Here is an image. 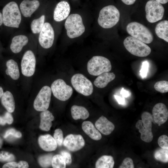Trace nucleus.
Here are the masks:
<instances>
[{"label":"nucleus","instance_id":"obj_1","mask_svg":"<svg viewBox=\"0 0 168 168\" xmlns=\"http://www.w3.org/2000/svg\"><path fill=\"white\" fill-rule=\"evenodd\" d=\"M120 16L119 11L115 6L108 5L103 7L100 11L98 23L103 28H110L118 23Z\"/></svg>","mask_w":168,"mask_h":168},{"label":"nucleus","instance_id":"obj_2","mask_svg":"<svg viewBox=\"0 0 168 168\" xmlns=\"http://www.w3.org/2000/svg\"><path fill=\"white\" fill-rule=\"evenodd\" d=\"M3 23L6 26L18 28L21 20L17 4L14 1L7 3L2 10Z\"/></svg>","mask_w":168,"mask_h":168},{"label":"nucleus","instance_id":"obj_3","mask_svg":"<svg viewBox=\"0 0 168 168\" xmlns=\"http://www.w3.org/2000/svg\"><path fill=\"white\" fill-rule=\"evenodd\" d=\"M68 36L70 38H77L85 32L82 18L78 14H72L67 18L64 24Z\"/></svg>","mask_w":168,"mask_h":168},{"label":"nucleus","instance_id":"obj_4","mask_svg":"<svg viewBox=\"0 0 168 168\" xmlns=\"http://www.w3.org/2000/svg\"><path fill=\"white\" fill-rule=\"evenodd\" d=\"M126 30L132 36L143 43L149 44L153 40L151 31L146 26L137 22H131L127 25Z\"/></svg>","mask_w":168,"mask_h":168},{"label":"nucleus","instance_id":"obj_5","mask_svg":"<svg viewBox=\"0 0 168 168\" xmlns=\"http://www.w3.org/2000/svg\"><path fill=\"white\" fill-rule=\"evenodd\" d=\"M125 49L132 54L139 57H145L150 54L151 49L146 44L131 36L124 40Z\"/></svg>","mask_w":168,"mask_h":168},{"label":"nucleus","instance_id":"obj_6","mask_svg":"<svg viewBox=\"0 0 168 168\" xmlns=\"http://www.w3.org/2000/svg\"><path fill=\"white\" fill-rule=\"evenodd\" d=\"M112 66L110 61L106 58L100 56L93 57L88 62L87 70L91 75L97 76L111 70Z\"/></svg>","mask_w":168,"mask_h":168},{"label":"nucleus","instance_id":"obj_7","mask_svg":"<svg viewBox=\"0 0 168 168\" xmlns=\"http://www.w3.org/2000/svg\"><path fill=\"white\" fill-rule=\"evenodd\" d=\"M72 85L78 93L85 96H89L93 93V85L90 80L80 73L73 75L71 79Z\"/></svg>","mask_w":168,"mask_h":168},{"label":"nucleus","instance_id":"obj_8","mask_svg":"<svg viewBox=\"0 0 168 168\" xmlns=\"http://www.w3.org/2000/svg\"><path fill=\"white\" fill-rule=\"evenodd\" d=\"M145 9L146 19L150 23H154L161 20L164 15V7L155 0L148 1L146 4Z\"/></svg>","mask_w":168,"mask_h":168},{"label":"nucleus","instance_id":"obj_9","mask_svg":"<svg viewBox=\"0 0 168 168\" xmlns=\"http://www.w3.org/2000/svg\"><path fill=\"white\" fill-rule=\"evenodd\" d=\"M51 89L54 96L58 100L62 101L69 99L73 92L72 87L67 85L63 80L61 79H57L53 82Z\"/></svg>","mask_w":168,"mask_h":168},{"label":"nucleus","instance_id":"obj_10","mask_svg":"<svg viewBox=\"0 0 168 168\" xmlns=\"http://www.w3.org/2000/svg\"><path fill=\"white\" fill-rule=\"evenodd\" d=\"M51 88L48 86L42 87L34 102L33 106L35 110L43 111L48 109L51 100Z\"/></svg>","mask_w":168,"mask_h":168},{"label":"nucleus","instance_id":"obj_11","mask_svg":"<svg viewBox=\"0 0 168 168\" xmlns=\"http://www.w3.org/2000/svg\"><path fill=\"white\" fill-rule=\"evenodd\" d=\"M36 59L33 52L28 50L26 52L21 63L22 73L24 76L30 77L34 74L35 68Z\"/></svg>","mask_w":168,"mask_h":168},{"label":"nucleus","instance_id":"obj_12","mask_svg":"<svg viewBox=\"0 0 168 168\" xmlns=\"http://www.w3.org/2000/svg\"><path fill=\"white\" fill-rule=\"evenodd\" d=\"M54 38V32L51 25L49 22L44 23L40 33L39 41L44 48L49 49L53 45Z\"/></svg>","mask_w":168,"mask_h":168},{"label":"nucleus","instance_id":"obj_13","mask_svg":"<svg viewBox=\"0 0 168 168\" xmlns=\"http://www.w3.org/2000/svg\"><path fill=\"white\" fill-rule=\"evenodd\" d=\"M63 142L64 146L72 152L80 150L85 145V140L80 134H69L65 138Z\"/></svg>","mask_w":168,"mask_h":168},{"label":"nucleus","instance_id":"obj_14","mask_svg":"<svg viewBox=\"0 0 168 168\" xmlns=\"http://www.w3.org/2000/svg\"><path fill=\"white\" fill-rule=\"evenodd\" d=\"M152 115L154 122L158 124L165 123L168 118V110L166 105L162 103H158L154 106Z\"/></svg>","mask_w":168,"mask_h":168},{"label":"nucleus","instance_id":"obj_15","mask_svg":"<svg viewBox=\"0 0 168 168\" xmlns=\"http://www.w3.org/2000/svg\"><path fill=\"white\" fill-rule=\"evenodd\" d=\"M70 12V7L68 2L62 1L56 5L54 12V20L57 22L61 21L67 18Z\"/></svg>","mask_w":168,"mask_h":168},{"label":"nucleus","instance_id":"obj_16","mask_svg":"<svg viewBox=\"0 0 168 168\" xmlns=\"http://www.w3.org/2000/svg\"><path fill=\"white\" fill-rule=\"evenodd\" d=\"M39 2L37 0H24L20 4L21 13L25 17H30L39 7Z\"/></svg>","mask_w":168,"mask_h":168},{"label":"nucleus","instance_id":"obj_17","mask_svg":"<svg viewBox=\"0 0 168 168\" xmlns=\"http://www.w3.org/2000/svg\"><path fill=\"white\" fill-rule=\"evenodd\" d=\"M38 141L40 147L45 151H53L57 148L58 145L56 141L53 137L50 134L40 136Z\"/></svg>","mask_w":168,"mask_h":168},{"label":"nucleus","instance_id":"obj_18","mask_svg":"<svg viewBox=\"0 0 168 168\" xmlns=\"http://www.w3.org/2000/svg\"><path fill=\"white\" fill-rule=\"evenodd\" d=\"M95 125L99 131L105 135L111 134L115 128L114 124L103 116L96 121Z\"/></svg>","mask_w":168,"mask_h":168},{"label":"nucleus","instance_id":"obj_19","mask_svg":"<svg viewBox=\"0 0 168 168\" xmlns=\"http://www.w3.org/2000/svg\"><path fill=\"white\" fill-rule=\"evenodd\" d=\"M27 37L23 35H16L14 37L12 41L10 48L11 51L14 53H19L23 47L28 43Z\"/></svg>","mask_w":168,"mask_h":168},{"label":"nucleus","instance_id":"obj_20","mask_svg":"<svg viewBox=\"0 0 168 168\" xmlns=\"http://www.w3.org/2000/svg\"><path fill=\"white\" fill-rule=\"evenodd\" d=\"M82 126L84 132L91 139L99 140L101 138L102 136L100 133L91 122L88 121H84Z\"/></svg>","mask_w":168,"mask_h":168},{"label":"nucleus","instance_id":"obj_21","mask_svg":"<svg viewBox=\"0 0 168 168\" xmlns=\"http://www.w3.org/2000/svg\"><path fill=\"white\" fill-rule=\"evenodd\" d=\"M40 117V128L43 131H49L52 125V122L54 119V117L52 113L46 110L41 112Z\"/></svg>","mask_w":168,"mask_h":168},{"label":"nucleus","instance_id":"obj_22","mask_svg":"<svg viewBox=\"0 0 168 168\" xmlns=\"http://www.w3.org/2000/svg\"><path fill=\"white\" fill-rule=\"evenodd\" d=\"M115 76L113 72H105L98 75L94 82V85L99 88H104L114 80Z\"/></svg>","mask_w":168,"mask_h":168},{"label":"nucleus","instance_id":"obj_23","mask_svg":"<svg viewBox=\"0 0 168 168\" xmlns=\"http://www.w3.org/2000/svg\"><path fill=\"white\" fill-rule=\"evenodd\" d=\"M1 102L2 105L10 113L13 112L15 109V102L13 96L9 91H7L3 93L1 98Z\"/></svg>","mask_w":168,"mask_h":168},{"label":"nucleus","instance_id":"obj_24","mask_svg":"<svg viewBox=\"0 0 168 168\" xmlns=\"http://www.w3.org/2000/svg\"><path fill=\"white\" fill-rule=\"evenodd\" d=\"M6 65L7 68L6 70L7 75L9 76L13 80L18 79L20 74L17 63L13 60L11 59L7 62Z\"/></svg>","mask_w":168,"mask_h":168},{"label":"nucleus","instance_id":"obj_25","mask_svg":"<svg viewBox=\"0 0 168 168\" xmlns=\"http://www.w3.org/2000/svg\"><path fill=\"white\" fill-rule=\"evenodd\" d=\"M72 117L74 120L82 119L85 120L89 116V113L87 110L84 107L73 105L71 108Z\"/></svg>","mask_w":168,"mask_h":168},{"label":"nucleus","instance_id":"obj_26","mask_svg":"<svg viewBox=\"0 0 168 168\" xmlns=\"http://www.w3.org/2000/svg\"><path fill=\"white\" fill-rule=\"evenodd\" d=\"M155 31L159 38L168 42V21L163 20L160 22L156 25Z\"/></svg>","mask_w":168,"mask_h":168},{"label":"nucleus","instance_id":"obj_27","mask_svg":"<svg viewBox=\"0 0 168 168\" xmlns=\"http://www.w3.org/2000/svg\"><path fill=\"white\" fill-rule=\"evenodd\" d=\"M114 164V160L112 156L103 155L97 161L95 166L96 168H113Z\"/></svg>","mask_w":168,"mask_h":168},{"label":"nucleus","instance_id":"obj_28","mask_svg":"<svg viewBox=\"0 0 168 168\" xmlns=\"http://www.w3.org/2000/svg\"><path fill=\"white\" fill-rule=\"evenodd\" d=\"M135 126L136 128L138 129L139 133L141 134V138L142 140L147 142H150L152 140L153 135L152 131H149L145 128L142 120H138Z\"/></svg>","mask_w":168,"mask_h":168},{"label":"nucleus","instance_id":"obj_29","mask_svg":"<svg viewBox=\"0 0 168 168\" xmlns=\"http://www.w3.org/2000/svg\"><path fill=\"white\" fill-rule=\"evenodd\" d=\"M45 16L42 15L39 18L34 20L31 23V29L34 34L40 33L42 30L44 22Z\"/></svg>","mask_w":168,"mask_h":168},{"label":"nucleus","instance_id":"obj_30","mask_svg":"<svg viewBox=\"0 0 168 168\" xmlns=\"http://www.w3.org/2000/svg\"><path fill=\"white\" fill-rule=\"evenodd\" d=\"M142 121L145 128L152 131V123L154 119L153 115L148 112H143L141 115Z\"/></svg>","mask_w":168,"mask_h":168},{"label":"nucleus","instance_id":"obj_31","mask_svg":"<svg viewBox=\"0 0 168 168\" xmlns=\"http://www.w3.org/2000/svg\"><path fill=\"white\" fill-rule=\"evenodd\" d=\"M154 157L157 160L166 163L168 161V149L160 148L156 150L154 154Z\"/></svg>","mask_w":168,"mask_h":168},{"label":"nucleus","instance_id":"obj_32","mask_svg":"<svg viewBox=\"0 0 168 168\" xmlns=\"http://www.w3.org/2000/svg\"><path fill=\"white\" fill-rule=\"evenodd\" d=\"M51 165L54 168H65L66 164L63 157L61 155L57 154L53 157Z\"/></svg>","mask_w":168,"mask_h":168},{"label":"nucleus","instance_id":"obj_33","mask_svg":"<svg viewBox=\"0 0 168 168\" xmlns=\"http://www.w3.org/2000/svg\"><path fill=\"white\" fill-rule=\"evenodd\" d=\"M53 157L51 154L41 156L38 158V162L42 167H48L51 165Z\"/></svg>","mask_w":168,"mask_h":168},{"label":"nucleus","instance_id":"obj_34","mask_svg":"<svg viewBox=\"0 0 168 168\" xmlns=\"http://www.w3.org/2000/svg\"><path fill=\"white\" fill-rule=\"evenodd\" d=\"M155 89L162 93L168 92V82L166 81H161L156 82L154 85Z\"/></svg>","mask_w":168,"mask_h":168},{"label":"nucleus","instance_id":"obj_35","mask_svg":"<svg viewBox=\"0 0 168 168\" xmlns=\"http://www.w3.org/2000/svg\"><path fill=\"white\" fill-rule=\"evenodd\" d=\"M15 159V157L12 154L6 151L0 152V161L8 162L12 161Z\"/></svg>","mask_w":168,"mask_h":168},{"label":"nucleus","instance_id":"obj_36","mask_svg":"<svg viewBox=\"0 0 168 168\" xmlns=\"http://www.w3.org/2000/svg\"><path fill=\"white\" fill-rule=\"evenodd\" d=\"M13 119L11 113L7 112L3 116H0V125H4L6 123L11 124H12Z\"/></svg>","mask_w":168,"mask_h":168},{"label":"nucleus","instance_id":"obj_37","mask_svg":"<svg viewBox=\"0 0 168 168\" xmlns=\"http://www.w3.org/2000/svg\"><path fill=\"white\" fill-rule=\"evenodd\" d=\"M53 138L58 145L59 146L62 145L63 141V132L61 129L58 128L55 130Z\"/></svg>","mask_w":168,"mask_h":168},{"label":"nucleus","instance_id":"obj_38","mask_svg":"<svg viewBox=\"0 0 168 168\" xmlns=\"http://www.w3.org/2000/svg\"><path fill=\"white\" fill-rule=\"evenodd\" d=\"M10 135H12L16 138H19L21 137L22 134L20 131L16 130L14 128H12L6 130L3 137L4 138H6Z\"/></svg>","mask_w":168,"mask_h":168},{"label":"nucleus","instance_id":"obj_39","mask_svg":"<svg viewBox=\"0 0 168 168\" xmlns=\"http://www.w3.org/2000/svg\"><path fill=\"white\" fill-rule=\"evenodd\" d=\"M159 146L161 148L168 149V137L166 135H162L158 140Z\"/></svg>","mask_w":168,"mask_h":168},{"label":"nucleus","instance_id":"obj_40","mask_svg":"<svg viewBox=\"0 0 168 168\" xmlns=\"http://www.w3.org/2000/svg\"><path fill=\"white\" fill-rule=\"evenodd\" d=\"M119 168H133L134 166L132 159L129 157L125 158L123 161Z\"/></svg>","mask_w":168,"mask_h":168},{"label":"nucleus","instance_id":"obj_41","mask_svg":"<svg viewBox=\"0 0 168 168\" xmlns=\"http://www.w3.org/2000/svg\"><path fill=\"white\" fill-rule=\"evenodd\" d=\"M149 63L147 61H144L142 63V68L140 71V75L143 78L146 77L148 71Z\"/></svg>","mask_w":168,"mask_h":168},{"label":"nucleus","instance_id":"obj_42","mask_svg":"<svg viewBox=\"0 0 168 168\" xmlns=\"http://www.w3.org/2000/svg\"><path fill=\"white\" fill-rule=\"evenodd\" d=\"M61 155L63 157L66 164L70 165L72 162V159L71 154L68 152L63 151L60 152Z\"/></svg>","mask_w":168,"mask_h":168},{"label":"nucleus","instance_id":"obj_43","mask_svg":"<svg viewBox=\"0 0 168 168\" xmlns=\"http://www.w3.org/2000/svg\"><path fill=\"white\" fill-rule=\"evenodd\" d=\"M3 168H18V163L15 162L11 161L5 164L2 166Z\"/></svg>","mask_w":168,"mask_h":168},{"label":"nucleus","instance_id":"obj_44","mask_svg":"<svg viewBox=\"0 0 168 168\" xmlns=\"http://www.w3.org/2000/svg\"><path fill=\"white\" fill-rule=\"evenodd\" d=\"M114 97L119 104L122 105L125 104V99L124 97H121L116 95H114Z\"/></svg>","mask_w":168,"mask_h":168},{"label":"nucleus","instance_id":"obj_45","mask_svg":"<svg viewBox=\"0 0 168 168\" xmlns=\"http://www.w3.org/2000/svg\"><path fill=\"white\" fill-rule=\"evenodd\" d=\"M28 167L29 165L26 161H21L18 163V168H27Z\"/></svg>","mask_w":168,"mask_h":168},{"label":"nucleus","instance_id":"obj_46","mask_svg":"<svg viewBox=\"0 0 168 168\" xmlns=\"http://www.w3.org/2000/svg\"><path fill=\"white\" fill-rule=\"evenodd\" d=\"M120 94L122 95L123 97L126 98L129 97L130 95V92L123 88L121 91Z\"/></svg>","mask_w":168,"mask_h":168},{"label":"nucleus","instance_id":"obj_47","mask_svg":"<svg viewBox=\"0 0 168 168\" xmlns=\"http://www.w3.org/2000/svg\"><path fill=\"white\" fill-rule=\"evenodd\" d=\"M125 4L127 5H131L134 3L136 0H121Z\"/></svg>","mask_w":168,"mask_h":168},{"label":"nucleus","instance_id":"obj_48","mask_svg":"<svg viewBox=\"0 0 168 168\" xmlns=\"http://www.w3.org/2000/svg\"><path fill=\"white\" fill-rule=\"evenodd\" d=\"M157 2L162 4H165L167 3L168 2V0H155Z\"/></svg>","mask_w":168,"mask_h":168},{"label":"nucleus","instance_id":"obj_49","mask_svg":"<svg viewBox=\"0 0 168 168\" xmlns=\"http://www.w3.org/2000/svg\"><path fill=\"white\" fill-rule=\"evenodd\" d=\"M3 23V17L2 13L0 12V26H1Z\"/></svg>","mask_w":168,"mask_h":168},{"label":"nucleus","instance_id":"obj_50","mask_svg":"<svg viewBox=\"0 0 168 168\" xmlns=\"http://www.w3.org/2000/svg\"><path fill=\"white\" fill-rule=\"evenodd\" d=\"M3 93L4 92L2 87L1 86H0V98L2 96Z\"/></svg>","mask_w":168,"mask_h":168},{"label":"nucleus","instance_id":"obj_51","mask_svg":"<svg viewBox=\"0 0 168 168\" xmlns=\"http://www.w3.org/2000/svg\"><path fill=\"white\" fill-rule=\"evenodd\" d=\"M3 140L2 138L0 137V148H1L3 144Z\"/></svg>","mask_w":168,"mask_h":168},{"label":"nucleus","instance_id":"obj_52","mask_svg":"<svg viewBox=\"0 0 168 168\" xmlns=\"http://www.w3.org/2000/svg\"><path fill=\"white\" fill-rule=\"evenodd\" d=\"M160 125H161L160 124H159V125H158V126H160Z\"/></svg>","mask_w":168,"mask_h":168}]
</instances>
